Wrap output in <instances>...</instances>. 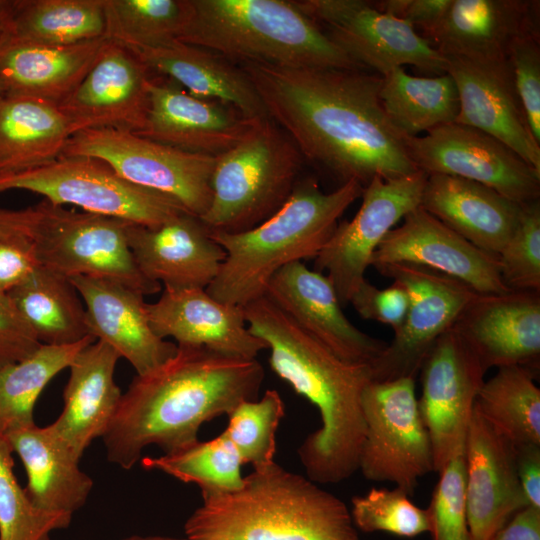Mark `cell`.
I'll list each match as a JSON object with an SVG mask.
<instances>
[{
	"label": "cell",
	"instance_id": "1",
	"mask_svg": "<svg viewBox=\"0 0 540 540\" xmlns=\"http://www.w3.org/2000/svg\"><path fill=\"white\" fill-rule=\"evenodd\" d=\"M268 117L293 141L305 161L340 185L365 187L375 176L393 179L417 171L404 137L381 104L382 76L367 70L239 65Z\"/></svg>",
	"mask_w": 540,
	"mask_h": 540
},
{
	"label": "cell",
	"instance_id": "2",
	"mask_svg": "<svg viewBox=\"0 0 540 540\" xmlns=\"http://www.w3.org/2000/svg\"><path fill=\"white\" fill-rule=\"evenodd\" d=\"M264 377L257 359L177 346L174 356L136 375L122 394L102 437L107 459L128 470L149 445L170 453L197 441L204 423L258 399Z\"/></svg>",
	"mask_w": 540,
	"mask_h": 540
},
{
	"label": "cell",
	"instance_id": "3",
	"mask_svg": "<svg viewBox=\"0 0 540 540\" xmlns=\"http://www.w3.org/2000/svg\"><path fill=\"white\" fill-rule=\"evenodd\" d=\"M243 310L249 331L270 352L272 371L319 412L321 426L297 449L306 477L317 484L350 478L359 468L362 394L372 381L371 365L342 360L266 296Z\"/></svg>",
	"mask_w": 540,
	"mask_h": 540
},
{
	"label": "cell",
	"instance_id": "4",
	"mask_svg": "<svg viewBox=\"0 0 540 540\" xmlns=\"http://www.w3.org/2000/svg\"><path fill=\"white\" fill-rule=\"evenodd\" d=\"M202 499L185 522L188 540H361L340 498L274 461Z\"/></svg>",
	"mask_w": 540,
	"mask_h": 540
},
{
	"label": "cell",
	"instance_id": "5",
	"mask_svg": "<svg viewBox=\"0 0 540 540\" xmlns=\"http://www.w3.org/2000/svg\"><path fill=\"white\" fill-rule=\"evenodd\" d=\"M363 188L351 180L326 193L316 179L300 178L284 205L258 226L237 233L211 231L226 258L206 291L242 307L264 296L281 268L315 259Z\"/></svg>",
	"mask_w": 540,
	"mask_h": 540
},
{
	"label": "cell",
	"instance_id": "6",
	"mask_svg": "<svg viewBox=\"0 0 540 540\" xmlns=\"http://www.w3.org/2000/svg\"><path fill=\"white\" fill-rule=\"evenodd\" d=\"M178 41L240 65L365 70L288 0H186Z\"/></svg>",
	"mask_w": 540,
	"mask_h": 540
},
{
	"label": "cell",
	"instance_id": "7",
	"mask_svg": "<svg viewBox=\"0 0 540 540\" xmlns=\"http://www.w3.org/2000/svg\"><path fill=\"white\" fill-rule=\"evenodd\" d=\"M304 162L276 123L257 119L239 143L216 157L212 200L201 221L210 231L226 233L258 226L288 200Z\"/></svg>",
	"mask_w": 540,
	"mask_h": 540
},
{
	"label": "cell",
	"instance_id": "8",
	"mask_svg": "<svg viewBox=\"0 0 540 540\" xmlns=\"http://www.w3.org/2000/svg\"><path fill=\"white\" fill-rule=\"evenodd\" d=\"M38 212L31 239L40 265L66 277L89 276L120 282L145 295L159 283L139 271L127 240L130 223L119 218L74 211L47 200Z\"/></svg>",
	"mask_w": 540,
	"mask_h": 540
},
{
	"label": "cell",
	"instance_id": "9",
	"mask_svg": "<svg viewBox=\"0 0 540 540\" xmlns=\"http://www.w3.org/2000/svg\"><path fill=\"white\" fill-rule=\"evenodd\" d=\"M26 190L55 205L154 227L187 212L175 200L122 178L101 159L61 155L41 166L0 176V192ZM188 213V212H187Z\"/></svg>",
	"mask_w": 540,
	"mask_h": 540
},
{
	"label": "cell",
	"instance_id": "10",
	"mask_svg": "<svg viewBox=\"0 0 540 540\" xmlns=\"http://www.w3.org/2000/svg\"><path fill=\"white\" fill-rule=\"evenodd\" d=\"M62 155L101 159L128 182L175 200L199 218L211 204L214 156L185 152L134 132L108 128L76 132Z\"/></svg>",
	"mask_w": 540,
	"mask_h": 540
},
{
	"label": "cell",
	"instance_id": "11",
	"mask_svg": "<svg viewBox=\"0 0 540 540\" xmlns=\"http://www.w3.org/2000/svg\"><path fill=\"white\" fill-rule=\"evenodd\" d=\"M365 434L359 468L369 481L390 482L409 496L434 472L428 431L415 393V379L371 381L362 394Z\"/></svg>",
	"mask_w": 540,
	"mask_h": 540
},
{
	"label": "cell",
	"instance_id": "12",
	"mask_svg": "<svg viewBox=\"0 0 540 540\" xmlns=\"http://www.w3.org/2000/svg\"><path fill=\"white\" fill-rule=\"evenodd\" d=\"M294 4L363 69L384 76L403 65L445 74L447 59L409 23L367 0H298Z\"/></svg>",
	"mask_w": 540,
	"mask_h": 540
},
{
	"label": "cell",
	"instance_id": "13",
	"mask_svg": "<svg viewBox=\"0 0 540 540\" xmlns=\"http://www.w3.org/2000/svg\"><path fill=\"white\" fill-rule=\"evenodd\" d=\"M374 268L405 287L409 307L392 341L371 364L372 381L415 379L434 343L478 293L452 277L417 265L390 263Z\"/></svg>",
	"mask_w": 540,
	"mask_h": 540
},
{
	"label": "cell",
	"instance_id": "14",
	"mask_svg": "<svg viewBox=\"0 0 540 540\" xmlns=\"http://www.w3.org/2000/svg\"><path fill=\"white\" fill-rule=\"evenodd\" d=\"M427 174L416 172L393 179L375 176L364 188L355 216L339 222L315 257L314 270L332 283L345 306L365 279L374 252L394 226L420 206Z\"/></svg>",
	"mask_w": 540,
	"mask_h": 540
},
{
	"label": "cell",
	"instance_id": "15",
	"mask_svg": "<svg viewBox=\"0 0 540 540\" xmlns=\"http://www.w3.org/2000/svg\"><path fill=\"white\" fill-rule=\"evenodd\" d=\"M405 146L417 170L444 174L490 187L517 203L540 199V172L491 135L459 123L407 137Z\"/></svg>",
	"mask_w": 540,
	"mask_h": 540
},
{
	"label": "cell",
	"instance_id": "16",
	"mask_svg": "<svg viewBox=\"0 0 540 540\" xmlns=\"http://www.w3.org/2000/svg\"><path fill=\"white\" fill-rule=\"evenodd\" d=\"M418 407L428 431L434 472L463 454L470 420L486 371L451 327L427 354L421 368Z\"/></svg>",
	"mask_w": 540,
	"mask_h": 540
},
{
	"label": "cell",
	"instance_id": "17",
	"mask_svg": "<svg viewBox=\"0 0 540 540\" xmlns=\"http://www.w3.org/2000/svg\"><path fill=\"white\" fill-rule=\"evenodd\" d=\"M151 77L135 52L108 38L83 80L58 107L73 134L104 128L137 133L145 123Z\"/></svg>",
	"mask_w": 540,
	"mask_h": 540
},
{
	"label": "cell",
	"instance_id": "18",
	"mask_svg": "<svg viewBox=\"0 0 540 540\" xmlns=\"http://www.w3.org/2000/svg\"><path fill=\"white\" fill-rule=\"evenodd\" d=\"M402 220L383 238L371 266L412 264L452 277L478 294L511 291L502 281L498 255L475 246L420 206Z\"/></svg>",
	"mask_w": 540,
	"mask_h": 540
},
{
	"label": "cell",
	"instance_id": "19",
	"mask_svg": "<svg viewBox=\"0 0 540 540\" xmlns=\"http://www.w3.org/2000/svg\"><path fill=\"white\" fill-rule=\"evenodd\" d=\"M148 90L145 123L136 134L185 152L217 157L257 120L230 104L193 95L167 77L152 75Z\"/></svg>",
	"mask_w": 540,
	"mask_h": 540
},
{
	"label": "cell",
	"instance_id": "20",
	"mask_svg": "<svg viewBox=\"0 0 540 540\" xmlns=\"http://www.w3.org/2000/svg\"><path fill=\"white\" fill-rule=\"evenodd\" d=\"M264 296L342 360L371 365L387 346L347 319L328 277L303 261L275 273Z\"/></svg>",
	"mask_w": 540,
	"mask_h": 540
},
{
	"label": "cell",
	"instance_id": "21",
	"mask_svg": "<svg viewBox=\"0 0 540 540\" xmlns=\"http://www.w3.org/2000/svg\"><path fill=\"white\" fill-rule=\"evenodd\" d=\"M483 369L540 364V292L477 294L452 326Z\"/></svg>",
	"mask_w": 540,
	"mask_h": 540
},
{
	"label": "cell",
	"instance_id": "22",
	"mask_svg": "<svg viewBox=\"0 0 540 540\" xmlns=\"http://www.w3.org/2000/svg\"><path fill=\"white\" fill-rule=\"evenodd\" d=\"M127 240L139 271L164 289H206L226 258L207 226L187 212L154 227L130 223Z\"/></svg>",
	"mask_w": 540,
	"mask_h": 540
},
{
	"label": "cell",
	"instance_id": "23",
	"mask_svg": "<svg viewBox=\"0 0 540 540\" xmlns=\"http://www.w3.org/2000/svg\"><path fill=\"white\" fill-rule=\"evenodd\" d=\"M471 540H490L528 506L516 470L515 445L473 408L464 450Z\"/></svg>",
	"mask_w": 540,
	"mask_h": 540
},
{
	"label": "cell",
	"instance_id": "24",
	"mask_svg": "<svg viewBox=\"0 0 540 540\" xmlns=\"http://www.w3.org/2000/svg\"><path fill=\"white\" fill-rule=\"evenodd\" d=\"M459 96L455 123L501 141L540 172V144L529 128L508 60L476 62L446 57Z\"/></svg>",
	"mask_w": 540,
	"mask_h": 540
},
{
	"label": "cell",
	"instance_id": "25",
	"mask_svg": "<svg viewBox=\"0 0 540 540\" xmlns=\"http://www.w3.org/2000/svg\"><path fill=\"white\" fill-rule=\"evenodd\" d=\"M540 31L538 0H451L441 20L421 34L445 57L508 60L514 41Z\"/></svg>",
	"mask_w": 540,
	"mask_h": 540
},
{
	"label": "cell",
	"instance_id": "26",
	"mask_svg": "<svg viewBox=\"0 0 540 540\" xmlns=\"http://www.w3.org/2000/svg\"><path fill=\"white\" fill-rule=\"evenodd\" d=\"M150 325L177 346L204 347L219 354L256 359L266 344L248 329L242 306L218 301L205 288L164 289L146 304Z\"/></svg>",
	"mask_w": 540,
	"mask_h": 540
},
{
	"label": "cell",
	"instance_id": "27",
	"mask_svg": "<svg viewBox=\"0 0 540 540\" xmlns=\"http://www.w3.org/2000/svg\"><path fill=\"white\" fill-rule=\"evenodd\" d=\"M69 279L83 300L90 334L125 358L137 375L153 371L174 356L177 345L155 334L141 293L111 279Z\"/></svg>",
	"mask_w": 540,
	"mask_h": 540
},
{
	"label": "cell",
	"instance_id": "28",
	"mask_svg": "<svg viewBox=\"0 0 540 540\" xmlns=\"http://www.w3.org/2000/svg\"><path fill=\"white\" fill-rule=\"evenodd\" d=\"M120 355L95 340L70 364L64 407L48 427L80 459L91 442L103 437L119 407L122 392L114 379Z\"/></svg>",
	"mask_w": 540,
	"mask_h": 540
},
{
	"label": "cell",
	"instance_id": "29",
	"mask_svg": "<svg viewBox=\"0 0 540 540\" xmlns=\"http://www.w3.org/2000/svg\"><path fill=\"white\" fill-rule=\"evenodd\" d=\"M420 207L475 246L498 255L519 221L521 203L464 178L429 174Z\"/></svg>",
	"mask_w": 540,
	"mask_h": 540
},
{
	"label": "cell",
	"instance_id": "30",
	"mask_svg": "<svg viewBox=\"0 0 540 540\" xmlns=\"http://www.w3.org/2000/svg\"><path fill=\"white\" fill-rule=\"evenodd\" d=\"M130 49L152 75L167 77L193 95L230 104L247 118L268 117L242 68L218 53L178 40Z\"/></svg>",
	"mask_w": 540,
	"mask_h": 540
},
{
	"label": "cell",
	"instance_id": "31",
	"mask_svg": "<svg viewBox=\"0 0 540 540\" xmlns=\"http://www.w3.org/2000/svg\"><path fill=\"white\" fill-rule=\"evenodd\" d=\"M107 37L66 46L0 38V81L6 94L60 105L80 84Z\"/></svg>",
	"mask_w": 540,
	"mask_h": 540
},
{
	"label": "cell",
	"instance_id": "32",
	"mask_svg": "<svg viewBox=\"0 0 540 540\" xmlns=\"http://www.w3.org/2000/svg\"><path fill=\"white\" fill-rule=\"evenodd\" d=\"M4 436L24 465V491L36 508L72 515L85 504L93 480L80 470L79 459L48 426L34 423Z\"/></svg>",
	"mask_w": 540,
	"mask_h": 540
},
{
	"label": "cell",
	"instance_id": "33",
	"mask_svg": "<svg viewBox=\"0 0 540 540\" xmlns=\"http://www.w3.org/2000/svg\"><path fill=\"white\" fill-rule=\"evenodd\" d=\"M73 135L58 105L22 95L0 96V176L46 164Z\"/></svg>",
	"mask_w": 540,
	"mask_h": 540
},
{
	"label": "cell",
	"instance_id": "34",
	"mask_svg": "<svg viewBox=\"0 0 540 540\" xmlns=\"http://www.w3.org/2000/svg\"><path fill=\"white\" fill-rule=\"evenodd\" d=\"M7 294L41 344L68 345L92 336L83 300L62 274L40 265Z\"/></svg>",
	"mask_w": 540,
	"mask_h": 540
},
{
	"label": "cell",
	"instance_id": "35",
	"mask_svg": "<svg viewBox=\"0 0 540 540\" xmlns=\"http://www.w3.org/2000/svg\"><path fill=\"white\" fill-rule=\"evenodd\" d=\"M379 96L386 116L406 138L453 123L459 112L457 87L448 73L418 77L397 67L382 76Z\"/></svg>",
	"mask_w": 540,
	"mask_h": 540
},
{
	"label": "cell",
	"instance_id": "36",
	"mask_svg": "<svg viewBox=\"0 0 540 540\" xmlns=\"http://www.w3.org/2000/svg\"><path fill=\"white\" fill-rule=\"evenodd\" d=\"M2 37L44 46L106 37L104 0H17Z\"/></svg>",
	"mask_w": 540,
	"mask_h": 540
},
{
	"label": "cell",
	"instance_id": "37",
	"mask_svg": "<svg viewBox=\"0 0 540 540\" xmlns=\"http://www.w3.org/2000/svg\"><path fill=\"white\" fill-rule=\"evenodd\" d=\"M534 379L522 366L497 368L475 400L482 417L515 446L540 445V389Z\"/></svg>",
	"mask_w": 540,
	"mask_h": 540
},
{
	"label": "cell",
	"instance_id": "38",
	"mask_svg": "<svg viewBox=\"0 0 540 540\" xmlns=\"http://www.w3.org/2000/svg\"><path fill=\"white\" fill-rule=\"evenodd\" d=\"M95 340L89 336L74 344H41L24 359L0 367V434L34 424V407L47 384Z\"/></svg>",
	"mask_w": 540,
	"mask_h": 540
},
{
	"label": "cell",
	"instance_id": "39",
	"mask_svg": "<svg viewBox=\"0 0 540 540\" xmlns=\"http://www.w3.org/2000/svg\"><path fill=\"white\" fill-rule=\"evenodd\" d=\"M141 464L146 470H157L184 483L196 484L202 497L237 490L244 480L242 461L222 433L208 441L198 439L159 457H145Z\"/></svg>",
	"mask_w": 540,
	"mask_h": 540
},
{
	"label": "cell",
	"instance_id": "40",
	"mask_svg": "<svg viewBox=\"0 0 540 540\" xmlns=\"http://www.w3.org/2000/svg\"><path fill=\"white\" fill-rule=\"evenodd\" d=\"M106 37L129 48H150L178 40L187 16L186 0H104Z\"/></svg>",
	"mask_w": 540,
	"mask_h": 540
},
{
	"label": "cell",
	"instance_id": "41",
	"mask_svg": "<svg viewBox=\"0 0 540 540\" xmlns=\"http://www.w3.org/2000/svg\"><path fill=\"white\" fill-rule=\"evenodd\" d=\"M285 416L283 400L274 389L266 390L260 399L240 403L229 415L222 434L238 453L242 464L253 468L274 461L276 432Z\"/></svg>",
	"mask_w": 540,
	"mask_h": 540
},
{
	"label": "cell",
	"instance_id": "42",
	"mask_svg": "<svg viewBox=\"0 0 540 540\" xmlns=\"http://www.w3.org/2000/svg\"><path fill=\"white\" fill-rule=\"evenodd\" d=\"M13 450L0 434V540H49L52 531L67 528L72 515L36 508L14 474Z\"/></svg>",
	"mask_w": 540,
	"mask_h": 540
},
{
	"label": "cell",
	"instance_id": "43",
	"mask_svg": "<svg viewBox=\"0 0 540 540\" xmlns=\"http://www.w3.org/2000/svg\"><path fill=\"white\" fill-rule=\"evenodd\" d=\"M401 488H372L351 499L350 515L357 530L413 538L429 531L427 510L415 505Z\"/></svg>",
	"mask_w": 540,
	"mask_h": 540
},
{
	"label": "cell",
	"instance_id": "44",
	"mask_svg": "<svg viewBox=\"0 0 540 540\" xmlns=\"http://www.w3.org/2000/svg\"><path fill=\"white\" fill-rule=\"evenodd\" d=\"M498 258L509 290L540 292V199L521 203L517 226Z\"/></svg>",
	"mask_w": 540,
	"mask_h": 540
},
{
	"label": "cell",
	"instance_id": "45",
	"mask_svg": "<svg viewBox=\"0 0 540 540\" xmlns=\"http://www.w3.org/2000/svg\"><path fill=\"white\" fill-rule=\"evenodd\" d=\"M438 474L439 480L426 508L431 540H471L464 453L453 457Z\"/></svg>",
	"mask_w": 540,
	"mask_h": 540
},
{
	"label": "cell",
	"instance_id": "46",
	"mask_svg": "<svg viewBox=\"0 0 540 540\" xmlns=\"http://www.w3.org/2000/svg\"><path fill=\"white\" fill-rule=\"evenodd\" d=\"M508 63L529 128L540 144V31L518 37L509 51Z\"/></svg>",
	"mask_w": 540,
	"mask_h": 540
},
{
	"label": "cell",
	"instance_id": "47",
	"mask_svg": "<svg viewBox=\"0 0 540 540\" xmlns=\"http://www.w3.org/2000/svg\"><path fill=\"white\" fill-rule=\"evenodd\" d=\"M350 304L367 320L390 326L395 332L402 325L409 307V294L404 286L394 282L379 289L366 278L352 295Z\"/></svg>",
	"mask_w": 540,
	"mask_h": 540
},
{
	"label": "cell",
	"instance_id": "48",
	"mask_svg": "<svg viewBox=\"0 0 540 540\" xmlns=\"http://www.w3.org/2000/svg\"><path fill=\"white\" fill-rule=\"evenodd\" d=\"M40 345L9 295L0 292V367L24 359Z\"/></svg>",
	"mask_w": 540,
	"mask_h": 540
},
{
	"label": "cell",
	"instance_id": "49",
	"mask_svg": "<svg viewBox=\"0 0 540 540\" xmlns=\"http://www.w3.org/2000/svg\"><path fill=\"white\" fill-rule=\"evenodd\" d=\"M39 266L30 235L0 236V292L8 293Z\"/></svg>",
	"mask_w": 540,
	"mask_h": 540
},
{
	"label": "cell",
	"instance_id": "50",
	"mask_svg": "<svg viewBox=\"0 0 540 540\" xmlns=\"http://www.w3.org/2000/svg\"><path fill=\"white\" fill-rule=\"evenodd\" d=\"M379 11L399 18L422 34L431 30L443 17L451 0H379L371 1Z\"/></svg>",
	"mask_w": 540,
	"mask_h": 540
},
{
	"label": "cell",
	"instance_id": "51",
	"mask_svg": "<svg viewBox=\"0 0 540 540\" xmlns=\"http://www.w3.org/2000/svg\"><path fill=\"white\" fill-rule=\"evenodd\" d=\"M516 470L528 506L540 509V445L515 446Z\"/></svg>",
	"mask_w": 540,
	"mask_h": 540
},
{
	"label": "cell",
	"instance_id": "52",
	"mask_svg": "<svg viewBox=\"0 0 540 540\" xmlns=\"http://www.w3.org/2000/svg\"><path fill=\"white\" fill-rule=\"evenodd\" d=\"M490 540H540V509L526 506L517 511Z\"/></svg>",
	"mask_w": 540,
	"mask_h": 540
},
{
	"label": "cell",
	"instance_id": "53",
	"mask_svg": "<svg viewBox=\"0 0 540 540\" xmlns=\"http://www.w3.org/2000/svg\"><path fill=\"white\" fill-rule=\"evenodd\" d=\"M37 217L35 206L21 210L0 208V236L10 234L31 236Z\"/></svg>",
	"mask_w": 540,
	"mask_h": 540
},
{
	"label": "cell",
	"instance_id": "54",
	"mask_svg": "<svg viewBox=\"0 0 540 540\" xmlns=\"http://www.w3.org/2000/svg\"><path fill=\"white\" fill-rule=\"evenodd\" d=\"M16 4L17 0H0V38L8 27Z\"/></svg>",
	"mask_w": 540,
	"mask_h": 540
},
{
	"label": "cell",
	"instance_id": "55",
	"mask_svg": "<svg viewBox=\"0 0 540 540\" xmlns=\"http://www.w3.org/2000/svg\"><path fill=\"white\" fill-rule=\"evenodd\" d=\"M124 540H188L185 538H173V537H165V536H132Z\"/></svg>",
	"mask_w": 540,
	"mask_h": 540
},
{
	"label": "cell",
	"instance_id": "56",
	"mask_svg": "<svg viewBox=\"0 0 540 540\" xmlns=\"http://www.w3.org/2000/svg\"><path fill=\"white\" fill-rule=\"evenodd\" d=\"M5 93L4 87L2 85V82L0 81V96Z\"/></svg>",
	"mask_w": 540,
	"mask_h": 540
}]
</instances>
